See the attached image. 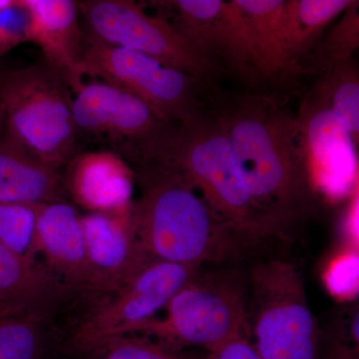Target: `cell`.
Listing matches in <instances>:
<instances>
[{
	"label": "cell",
	"instance_id": "obj_12",
	"mask_svg": "<svg viewBox=\"0 0 359 359\" xmlns=\"http://www.w3.org/2000/svg\"><path fill=\"white\" fill-rule=\"evenodd\" d=\"M81 223L91 278L89 294L100 299L126 285L150 259L135 238L131 212H89L81 216Z\"/></svg>",
	"mask_w": 359,
	"mask_h": 359
},
{
	"label": "cell",
	"instance_id": "obj_11",
	"mask_svg": "<svg viewBox=\"0 0 359 359\" xmlns=\"http://www.w3.org/2000/svg\"><path fill=\"white\" fill-rule=\"evenodd\" d=\"M176 13L173 25L226 73L255 86L264 81L254 33L233 0L160 2Z\"/></svg>",
	"mask_w": 359,
	"mask_h": 359
},
{
	"label": "cell",
	"instance_id": "obj_1",
	"mask_svg": "<svg viewBox=\"0 0 359 359\" xmlns=\"http://www.w3.org/2000/svg\"><path fill=\"white\" fill-rule=\"evenodd\" d=\"M219 116L245 192L290 240L316 205L299 119L264 94L242 97Z\"/></svg>",
	"mask_w": 359,
	"mask_h": 359
},
{
	"label": "cell",
	"instance_id": "obj_19",
	"mask_svg": "<svg viewBox=\"0 0 359 359\" xmlns=\"http://www.w3.org/2000/svg\"><path fill=\"white\" fill-rule=\"evenodd\" d=\"M316 105L306 102L299 119L302 143L309 167L316 165L327 171L354 170V143L346 130L330 112L327 99L320 89Z\"/></svg>",
	"mask_w": 359,
	"mask_h": 359
},
{
	"label": "cell",
	"instance_id": "obj_2",
	"mask_svg": "<svg viewBox=\"0 0 359 359\" xmlns=\"http://www.w3.org/2000/svg\"><path fill=\"white\" fill-rule=\"evenodd\" d=\"M136 178L141 196L132 205L131 224L148 259L202 268L237 257L248 245L171 168L140 165Z\"/></svg>",
	"mask_w": 359,
	"mask_h": 359
},
{
	"label": "cell",
	"instance_id": "obj_27",
	"mask_svg": "<svg viewBox=\"0 0 359 359\" xmlns=\"http://www.w3.org/2000/svg\"><path fill=\"white\" fill-rule=\"evenodd\" d=\"M209 359H262L249 337H238L229 340L209 353Z\"/></svg>",
	"mask_w": 359,
	"mask_h": 359
},
{
	"label": "cell",
	"instance_id": "obj_13",
	"mask_svg": "<svg viewBox=\"0 0 359 359\" xmlns=\"http://www.w3.org/2000/svg\"><path fill=\"white\" fill-rule=\"evenodd\" d=\"M35 245L46 266L70 290L90 294V271L81 216L63 201L37 205Z\"/></svg>",
	"mask_w": 359,
	"mask_h": 359
},
{
	"label": "cell",
	"instance_id": "obj_26",
	"mask_svg": "<svg viewBox=\"0 0 359 359\" xmlns=\"http://www.w3.org/2000/svg\"><path fill=\"white\" fill-rule=\"evenodd\" d=\"M358 1L342 14L341 20L325 40L316 44V55L327 70L335 63L351 59L359 45ZM314 48V49H316Z\"/></svg>",
	"mask_w": 359,
	"mask_h": 359
},
{
	"label": "cell",
	"instance_id": "obj_28",
	"mask_svg": "<svg viewBox=\"0 0 359 359\" xmlns=\"http://www.w3.org/2000/svg\"><path fill=\"white\" fill-rule=\"evenodd\" d=\"M13 0H0V13L13 4Z\"/></svg>",
	"mask_w": 359,
	"mask_h": 359
},
{
	"label": "cell",
	"instance_id": "obj_18",
	"mask_svg": "<svg viewBox=\"0 0 359 359\" xmlns=\"http://www.w3.org/2000/svg\"><path fill=\"white\" fill-rule=\"evenodd\" d=\"M249 21L264 80L285 82L308 73L292 56L285 25V0H233Z\"/></svg>",
	"mask_w": 359,
	"mask_h": 359
},
{
	"label": "cell",
	"instance_id": "obj_16",
	"mask_svg": "<svg viewBox=\"0 0 359 359\" xmlns=\"http://www.w3.org/2000/svg\"><path fill=\"white\" fill-rule=\"evenodd\" d=\"M69 290L46 266L0 242V318L35 314L49 320Z\"/></svg>",
	"mask_w": 359,
	"mask_h": 359
},
{
	"label": "cell",
	"instance_id": "obj_29",
	"mask_svg": "<svg viewBox=\"0 0 359 359\" xmlns=\"http://www.w3.org/2000/svg\"><path fill=\"white\" fill-rule=\"evenodd\" d=\"M0 114H2L1 109H0Z\"/></svg>",
	"mask_w": 359,
	"mask_h": 359
},
{
	"label": "cell",
	"instance_id": "obj_9",
	"mask_svg": "<svg viewBox=\"0 0 359 359\" xmlns=\"http://www.w3.org/2000/svg\"><path fill=\"white\" fill-rule=\"evenodd\" d=\"M94 36L145 54L163 65L214 84L224 71L168 21L153 18L130 0L77 1Z\"/></svg>",
	"mask_w": 359,
	"mask_h": 359
},
{
	"label": "cell",
	"instance_id": "obj_7",
	"mask_svg": "<svg viewBox=\"0 0 359 359\" xmlns=\"http://www.w3.org/2000/svg\"><path fill=\"white\" fill-rule=\"evenodd\" d=\"M81 72L128 92L170 125L186 124L205 114V92L212 84L163 65L145 54L84 37Z\"/></svg>",
	"mask_w": 359,
	"mask_h": 359
},
{
	"label": "cell",
	"instance_id": "obj_10",
	"mask_svg": "<svg viewBox=\"0 0 359 359\" xmlns=\"http://www.w3.org/2000/svg\"><path fill=\"white\" fill-rule=\"evenodd\" d=\"M74 92L77 131L121 148L138 166L154 160L175 126L162 121L137 97L109 84L83 83Z\"/></svg>",
	"mask_w": 359,
	"mask_h": 359
},
{
	"label": "cell",
	"instance_id": "obj_15",
	"mask_svg": "<svg viewBox=\"0 0 359 359\" xmlns=\"http://www.w3.org/2000/svg\"><path fill=\"white\" fill-rule=\"evenodd\" d=\"M134 173L122 156L109 151L83 153L71 160L65 185L90 212H131Z\"/></svg>",
	"mask_w": 359,
	"mask_h": 359
},
{
	"label": "cell",
	"instance_id": "obj_17",
	"mask_svg": "<svg viewBox=\"0 0 359 359\" xmlns=\"http://www.w3.org/2000/svg\"><path fill=\"white\" fill-rule=\"evenodd\" d=\"M59 170L20 147L7 135L0 138V203L41 205L62 201Z\"/></svg>",
	"mask_w": 359,
	"mask_h": 359
},
{
	"label": "cell",
	"instance_id": "obj_14",
	"mask_svg": "<svg viewBox=\"0 0 359 359\" xmlns=\"http://www.w3.org/2000/svg\"><path fill=\"white\" fill-rule=\"evenodd\" d=\"M28 14L27 41L41 48L45 59L77 90L82 82L84 36L79 7L72 0H18Z\"/></svg>",
	"mask_w": 359,
	"mask_h": 359
},
{
	"label": "cell",
	"instance_id": "obj_23",
	"mask_svg": "<svg viewBox=\"0 0 359 359\" xmlns=\"http://www.w3.org/2000/svg\"><path fill=\"white\" fill-rule=\"evenodd\" d=\"M48 320L35 314L0 318V359H44Z\"/></svg>",
	"mask_w": 359,
	"mask_h": 359
},
{
	"label": "cell",
	"instance_id": "obj_20",
	"mask_svg": "<svg viewBox=\"0 0 359 359\" xmlns=\"http://www.w3.org/2000/svg\"><path fill=\"white\" fill-rule=\"evenodd\" d=\"M353 4V0L285 1V32L292 56L301 62L304 56L316 48L323 30Z\"/></svg>",
	"mask_w": 359,
	"mask_h": 359
},
{
	"label": "cell",
	"instance_id": "obj_6",
	"mask_svg": "<svg viewBox=\"0 0 359 359\" xmlns=\"http://www.w3.org/2000/svg\"><path fill=\"white\" fill-rule=\"evenodd\" d=\"M247 309L240 278L201 269L169 302L164 318L156 316L130 334L178 349L201 347L210 353L235 337H250Z\"/></svg>",
	"mask_w": 359,
	"mask_h": 359
},
{
	"label": "cell",
	"instance_id": "obj_5",
	"mask_svg": "<svg viewBox=\"0 0 359 359\" xmlns=\"http://www.w3.org/2000/svg\"><path fill=\"white\" fill-rule=\"evenodd\" d=\"M250 339L262 359H316L318 318L297 264L269 259L250 269Z\"/></svg>",
	"mask_w": 359,
	"mask_h": 359
},
{
	"label": "cell",
	"instance_id": "obj_25",
	"mask_svg": "<svg viewBox=\"0 0 359 359\" xmlns=\"http://www.w3.org/2000/svg\"><path fill=\"white\" fill-rule=\"evenodd\" d=\"M37 205L0 203V242L29 261H36Z\"/></svg>",
	"mask_w": 359,
	"mask_h": 359
},
{
	"label": "cell",
	"instance_id": "obj_22",
	"mask_svg": "<svg viewBox=\"0 0 359 359\" xmlns=\"http://www.w3.org/2000/svg\"><path fill=\"white\" fill-rule=\"evenodd\" d=\"M320 90L330 112L346 130L353 143H358L359 77L351 58L327 68Z\"/></svg>",
	"mask_w": 359,
	"mask_h": 359
},
{
	"label": "cell",
	"instance_id": "obj_24",
	"mask_svg": "<svg viewBox=\"0 0 359 359\" xmlns=\"http://www.w3.org/2000/svg\"><path fill=\"white\" fill-rule=\"evenodd\" d=\"M76 356L80 359H209V353L202 355L135 334L105 340Z\"/></svg>",
	"mask_w": 359,
	"mask_h": 359
},
{
	"label": "cell",
	"instance_id": "obj_4",
	"mask_svg": "<svg viewBox=\"0 0 359 359\" xmlns=\"http://www.w3.org/2000/svg\"><path fill=\"white\" fill-rule=\"evenodd\" d=\"M62 75L46 60L0 71V109L6 135L44 164L60 169L72 155L77 128Z\"/></svg>",
	"mask_w": 359,
	"mask_h": 359
},
{
	"label": "cell",
	"instance_id": "obj_21",
	"mask_svg": "<svg viewBox=\"0 0 359 359\" xmlns=\"http://www.w3.org/2000/svg\"><path fill=\"white\" fill-rule=\"evenodd\" d=\"M316 359H359L358 301L340 304L318 318Z\"/></svg>",
	"mask_w": 359,
	"mask_h": 359
},
{
	"label": "cell",
	"instance_id": "obj_8",
	"mask_svg": "<svg viewBox=\"0 0 359 359\" xmlns=\"http://www.w3.org/2000/svg\"><path fill=\"white\" fill-rule=\"evenodd\" d=\"M201 269L149 259L126 285L98 299L73 328L63 349L76 356L105 340L131 334L165 309Z\"/></svg>",
	"mask_w": 359,
	"mask_h": 359
},
{
	"label": "cell",
	"instance_id": "obj_3",
	"mask_svg": "<svg viewBox=\"0 0 359 359\" xmlns=\"http://www.w3.org/2000/svg\"><path fill=\"white\" fill-rule=\"evenodd\" d=\"M152 163L171 168L200 190L212 212L248 245L283 241L276 224L245 192L219 115L205 113L175 125Z\"/></svg>",
	"mask_w": 359,
	"mask_h": 359
}]
</instances>
